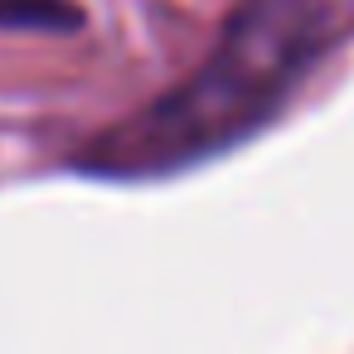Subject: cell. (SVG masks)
<instances>
[{
  "label": "cell",
  "instance_id": "obj_1",
  "mask_svg": "<svg viewBox=\"0 0 354 354\" xmlns=\"http://www.w3.org/2000/svg\"><path fill=\"white\" fill-rule=\"evenodd\" d=\"M330 39L325 0H248L214 54L165 97L102 131L83 165L97 175H165L262 127Z\"/></svg>",
  "mask_w": 354,
  "mask_h": 354
}]
</instances>
